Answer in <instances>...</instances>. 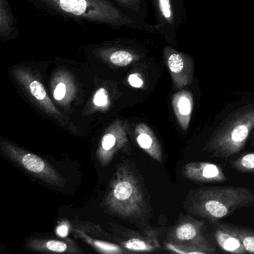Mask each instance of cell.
Wrapping results in <instances>:
<instances>
[{
	"label": "cell",
	"instance_id": "cell-10",
	"mask_svg": "<svg viewBox=\"0 0 254 254\" xmlns=\"http://www.w3.org/2000/svg\"><path fill=\"white\" fill-rule=\"evenodd\" d=\"M156 18V32L167 45H178V33L187 20L184 0H151Z\"/></svg>",
	"mask_w": 254,
	"mask_h": 254
},
{
	"label": "cell",
	"instance_id": "cell-14",
	"mask_svg": "<svg viewBox=\"0 0 254 254\" xmlns=\"http://www.w3.org/2000/svg\"><path fill=\"white\" fill-rule=\"evenodd\" d=\"M172 104L180 127L183 130H187L190 126L194 108L192 93L187 90H181L172 96Z\"/></svg>",
	"mask_w": 254,
	"mask_h": 254
},
{
	"label": "cell",
	"instance_id": "cell-22",
	"mask_svg": "<svg viewBox=\"0 0 254 254\" xmlns=\"http://www.w3.org/2000/svg\"><path fill=\"white\" fill-rule=\"evenodd\" d=\"M231 227L242 241L248 252L254 254V230L234 225H231Z\"/></svg>",
	"mask_w": 254,
	"mask_h": 254
},
{
	"label": "cell",
	"instance_id": "cell-18",
	"mask_svg": "<svg viewBox=\"0 0 254 254\" xmlns=\"http://www.w3.org/2000/svg\"><path fill=\"white\" fill-rule=\"evenodd\" d=\"M28 249L43 253L77 254L81 252L74 244L56 239H31L26 244Z\"/></svg>",
	"mask_w": 254,
	"mask_h": 254
},
{
	"label": "cell",
	"instance_id": "cell-7",
	"mask_svg": "<svg viewBox=\"0 0 254 254\" xmlns=\"http://www.w3.org/2000/svg\"><path fill=\"white\" fill-rule=\"evenodd\" d=\"M105 204L111 212L123 218H142L148 212L141 184L127 165L117 168L105 195Z\"/></svg>",
	"mask_w": 254,
	"mask_h": 254
},
{
	"label": "cell",
	"instance_id": "cell-4",
	"mask_svg": "<svg viewBox=\"0 0 254 254\" xmlns=\"http://www.w3.org/2000/svg\"><path fill=\"white\" fill-rule=\"evenodd\" d=\"M96 76L86 62L56 57L47 72V87L56 105L68 110L81 100L86 84L94 83Z\"/></svg>",
	"mask_w": 254,
	"mask_h": 254
},
{
	"label": "cell",
	"instance_id": "cell-16",
	"mask_svg": "<svg viewBox=\"0 0 254 254\" xmlns=\"http://www.w3.org/2000/svg\"><path fill=\"white\" fill-rule=\"evenodd\" d=\"M135 139L139 147L159 163L163 162L161 145L153 130L144 123L136 126L134 130Z\"/></svg>",
	"mask_w": 254,
	"mask_h": 254
},
{
	"label": "cell",
	"instance_id": "cell-9",
	"mask_svg": "<svg viewBox=\"0 0 254 254\" xmlns=\"http://www.w3.org/2000/svg\"><path fill=\"white\" fill-rule=\"evenodd\" d=\"M0 148L4 155L23 168L34 178L54 187H64L66 185V181L63 176L42 157L7 140L1 141Z\"/></svg>",
	"mask_w": 254,
	"mask_h": 254
},
{
	"label": "cell",
	"instance_id": "cell-15",
	"mask_svg": "<svg viewBox=\"0 0 254 254\" xmlns=\"http://www.w3.org/2000/svg\"><path fill=\"white\" fill-rule=\"evenodd\" d=\"M214 237L218 246L226 252L235 254L248 253L239 236L232 229L231 224H217L214 231Z\"/></svg>",
	"mask_w": 254,
	"mask_h": 254
},
{
	"label": "cell",
	"instance_id": "cell-17",
	"mask_svg": "<svg viewBox=\"0 0 254 254\" xmlns=\"http://www.w3.org/2000/svg\"><path fill=\"white\" fill-rule=\"evenodd\" d=\"M20 31L8 0H0V40L3 43L17 39Z\"/></svg>",
	"mask_w": 254,
	"mask_h": 254
},
{
	"label": "cell",
	"instance_id": "cell-12",
	"mask_svg": "<svg viewBox=\"0 0 254 254\" xmlns=\"http://www.w3.org/2000/svg\"><path fill=\"white\" fill-rule=\"evenodd\" d=\"M128 126L123 120L114 121L105 130L96 151V157L101 166H108L115 154L128 142Z\"/></svg>",
	"mask_w": 254,
	"mask_h": 254
},
{
	"label": "cell",
	"instance_id": "cell-1",
	"mask_svg": "<svg viewBox=\"0 0 254 254\" xmlns=\"http://www.w3.org/2000/svg\"><path fill=\"white\" fill-rule=\"evenodd\" d=\"M43 14L61 17L84 27L87 23L123 28L156 35L155 26L138 21L107 0H28Z\"/></svg>",
	"mask_w": 254,
	"mask_h": 254
},
{
	"label": "cell",
	"instance_id": "cell-5",
	"mask_svg": "<svg viewBox=\"0 0 254 254\" xmlns=\"http://www.w3.org/2000/svg\"><path fill=\"white\" fill-rule=\"evenodd\" d=\"M52 59L25 60L8 67V75L17 88L41 111L52 118L66 124L48 92L47 75Z\"/></svg>",
	"mask_w": 254,
	"mask_h": 254
},
{
	"label": "cell",
	"instance_id": "cell-19",
	"mask_svg": "<svg viewBox=\"0 0 254 254\" xmlns=\"http://www.w3.org/2000/svg\"><path fill=\"white\" fill-rule=\"evenodd\" d=\"M129 17L138 21L147 23L148 0H107Z\"/></svg>",
	"mask_w": 254,
	"mask_h": 254
},
{
	"label": "cell",
	"instance_id": "cell-13",
	"mask_svg": "<svg viewBox=\"0 0 254 254\" xmlns=\"http://www.w3.org/2000/svg\"><path fill=\"white\" fill-rule=\"evenodd\" d=\"M182 174L187 179L199 184H215L227 180L220 166L207 162L187 163L183 168Z\"/></svg>",
	"mask_w": 254,
	"mask_h": 254
},
{
	"label": "cell",
	"instance_id": "cell-3",
	"mask_svg": "<svg viewBox=\"0 0 254 254\" xmlns=\"http://www.w3.org/2000/svg\"><path fill=\"white\" fill-rule=\"evenodd\" d=\"M184 206L188 213L216 222L236 209L254 206V191L243 187H203L189 191Z\"/></svg>",
	"mask_w": 254,
	"mask_h": 254
},
{
	"label": "cell",
	"instance_id": "cell-2",
	"mask_svg": "<svg viewBox=\"0 0 254 254\" xmlns=\"http://www.w3.org/2000/svg\"><path fill=\"white\" fill-rule=\"evenodd\" d=\"M78 50L97 76L118 81L133 65L152 53L149 43L129 37L81 45Z\"/></svg>",
	"mask_w": 254,
	"mask_h": 254
},
{
	"label": "cell",
	"instance_id": "cell-21",
	"mask_svg": "<svg viewBox=\"0 0 254 254\" xmlns=\"http://www.w3.org/2000/svg\"><path fill=\"white\" fill-rule=\"evenodd\" d=\"M123 248L134 252H151L159 248L157 242L154 239H145L142 238H131L122 242Z\"/></svg>",
	"mask_w": 254,
	"mask_h": 254
},
{
	"label": "cell",
	"instance_id": "cell-11",
	"mask_svg": "<svg viewBox=\"0 0 254 254\" xmlns=\"http://www.w3.org/2000/svg\"><path fill=\"white\" fill-rule=\"evenodd\" d=\"M165 66L167 68L174 88L182 90L190 85L194 80V61L188 55L178 52L172 46L163 50Z\"/></svg>",
	"mask_w": 254,
	"mask_h": 254
},
{
	"label": "cell",
	"instance_id": "cell-6",
	"mask_svg": "<svg viewBox=\"0 0 254 254\" xmlns=\"http://www.w3.org/2000/svg\"><path fill=\"white\" fill-rule=\"evenodd\" d=\"M254 128V105L239 108L211 134L203 151L216 158H228L244 148Z\"/></svg>",
	"mask_w": 254,
	"mask_h": 254
},
{
	"label": "cell",
	"instance_id": "cell-20",
	"mask_svg": "<svg viewBox=\"0 0 254 254\" xmlns=\"http://www.w3.org/2000/svg\"><path fill=\"white\" fill-rule=\"evenodd\" d=\"M75 233L78 237L81 238L86 243L93 247L98 252L105 254H119L125 252L122 247L115 245V244L93 239V238L87 236L86 233L81 232V230H76Z\"/></svg>",
	"mask_w": 254,
	"mask_h": 254
},
{
	"label": "cell",
	"instance_id": "cell-8",
	"mask_svg": "<svg viewBox=\"0 0 254 254\" xmlns=\"http://www.w3.org/2000/svg\"><path fill=\"white\" fill-rule=\"evenodd\" d=\"M165 247L171 252L181 254H209L216 251L206 233L203 220L183 215L169 230Z\"/></svg>",
	"mask_w": 254,
	"mask_h": 254
},
{
	"label": "cell",
	"instance_id": "cell-24",
	"mask_svg": "<svg viewBox=\"0 0 254 254\" xmlns=\"http://www.w3.org/2000/svg\"><path fill=\"white\" fill-rule=\"evenodd\" d=\"M56 233L62 237H66L68 233H69V227H68L67 224H66V223L61 224L56 229Z\"/></svg>",
	"mask_w": 254,
	"mask_h": 254
},
{
	"label": "cell",
	"instance_id": "cell-23",
	"mask_svg": "<svg viewBox=\"0 0 254 254\" xmlns=\"http://www.w3.org/2000/svg\"><path fill=\"white\" fill-rule=\"evenodd\" d=\"M232 167L238 172L254 173V151L244 154L234 160Z\"/></svg>",
	"mask_w": 254,
	"mask_h": 254
},
{
	"label": "cell",
	"instance_id": "cell-25",
	"mask_svg": "<svg viewBox=\"0 0 254 254\" xmlns=\"http://www.w3.org/2000/svg\"><path fill=\"white\" fill-rule=\"evenodd\" d=\"M251 145H252V146H254V132L253 133L252 136H251Z\"/></svg>",
	"mask_w": 254,
	"mask_h": 254
}]
</instances>
